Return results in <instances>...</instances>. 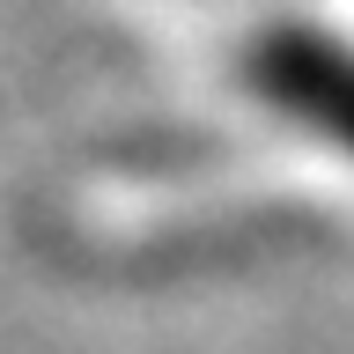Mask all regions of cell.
I'll return each mask as SVG.
<instances>
[{
  "label": "cell",
  "instance_id": "obj_1",
  "mask_svg": "<svg viewBox=\"0 0 354 354\" xmlns=\"http://www.w3.org/2000/svg\"><path fill=\"white\" fill-rule=\"evenodd\" d=\"M243 82L266 111H281L288 126H303L310 140L354 162V44L281 22L243 52Z\"/></svg>",
  "mask_w": 354,
  "mask_h": 354
}]
</instances>
